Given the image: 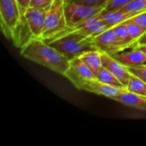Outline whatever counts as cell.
Segmentation results:
<instances>
[{"mask_svg": "<svg viewBox=\"0 0 146 146\" xmlns=\"http://www.w3.org/2000/svg\"><path fill=\"white\" fill-rule=\"evenodd\" d=\"M20 54L24 58L63 76L70 67V62L42 38H33L30 40L21 48Z\"/></svg>", "mask_w": 146, "mask_h": 146, "instance_id": "obj_1", "label": "cell"}, {"mask_svg": "<svg viewBox=\"0 0 146 146\" xmlns=\"http://www.w3.org/2000/svg\"><path fill=\"white\" fill-rule=\"evenodd\" d=\"M104 6H88L71 2H64V13L68 27H73L92 17L100 15Z\"/></svg>", "mask_w": 146, "mask_h": 146, "instance_id": "obj_6", "label": "cell"}, {"mask_svg": "<svg viewBox=\"0 0 146 146\" xmlns=\"http://www.w3.org/2000/svg\"><path fill=\"white\" fill-rule=\"evenodd\" d=\"M67 27L64 0H54L45 16L42 39H47L55 36Z\"/></svg>", "mask_w": 146, "mask_h": 146, "instance_id": "obj_5", "label": "cell"}, {"mask_svg": "<svg viewBox=\"0 0 146 146\" xmlns=\"http://www.w3.org/2000/svg\"><path fill=\"white\" fill-rule=\"evenodd\" d=\"M65 1H67V0H64V2H65Z\"/></svg>", "mask_w": 146, "mask_h": 146, "instance_id": "obj_28", "label": "cell"}, {"mask_svg": "<svg viewBox=\"0 0 146 146\" xmlns=\"http://www.w3.org/2000/svg\"><path fill=\"white\" fill-rule=\"evenodd\" d=\"M94 43L100 52L110 54L127 45L123 44L116 37L113 27H110L93 38Z\"/></svg>", "mask_w": 146, "mask_h": 146, "instance_id": "obj_9", "label": "cell"}, {"mask_svg": "<svg viewBox=\"0 0 146 146\" xmlns=\"http://www.w3.org/2000/svg\"><path fill=\"white\" fill-rule=\"evenodd\" d=\"M47 44L58 50L68 61L80 56L86 52L98 50L94 43L93 38L86 37L75 33H68L62 37L57 38Z\"/></svg>", "mask_w": 146, "mask_h": 146, "instance_id": "obj_2", "label": "cell"}, {"mask_svg": "<svg viewBox=\"0 0 146 146\" xmlns=\"http://www.w3.org/2000/svg\"><path fill=\"white\" fill-rule=\"evenodd\" d=\"M139 49L144 52V54L146 56V44H143V45H139Z\"/></svg>", "mask_w": 146, "mask_h": 146, "instance_id": "obj_27", "label": "cell"}, {"mask_svg": "<svg viewBox=\"0 0 146 146\" xmlns=\"http://www.w3.org/2000/svg\"><path fill=\"white\" fill-rule=\"evenodd\" d=\"M110 0H67L65 2L76 3L80 4L88 5V6H106Z\"/></svg>", "mask_w": 146, "mask_h": 146, "instance_id": "obj_21", "label": "cell"}, {"mask_svg": "<svg viewBox=\"0 0 146 146\" xmlns=\"http://www.w3.org/2000/svg\"><path fill=\"white\" fill-rule=\"evenodd\" d=\"M121 9L127 11H140V12L145 11L146 0H134L124 5Z\"/></svg>", "mask_w": 146, "mask_h": 146, "instance_id": "obj_19", "label": "cell"}, {"mask_svg": "<svg viewBox=\"0 0 146 146\" xmlns=\"http://www.w3.org/2000/svg\"><path fill=\"white\" fill-rule=\"evenodd\" d=\"M16 1L19 4L21 14L24 15V13L27 9V8L30 7V0H16Z\"/></svg>", "mask_w": 146, "mask_h": 146, "instance_id": "obj_25", "label": "cell"}, {"mask_svg": "<svg viewBox=\"0 0 146 146\" xmlns=\"http://www.w3.org/2000/svg\"><path fill=\"white\" fill-rule=\"evenodd\" d=\"M127 90L135 94L146 96V82L132 74L127 86Z\"/></svg>", "mask_w": 146, "mask_h": 146, "instance_id": "obj_16", "label": "cell"}, {"mask_svg": "<svg viewBox=\"0 0 146 146\" xmlns=\"http://www.w3.org/2000/svg\"><path fill=\"white\" fill-rule=\"evenodd\" d=\"M79 57L86 64V66L92 70L95 76L98 74V73L103 67L101 60V52L99 50L88 51L82 54Z\"/></svg>", "mask_w": 146, "mask_h": 146, "instance_id": "obj_13", "label": "cell"}, {"mask_svg": "<svg viewBox=\"0 0 146 146\" xmlns=\"http://www.w3.org/2000/svg\"><path fill=\"white\" fill-rule=\"evenodd\" d=\"M64 76L68 78L73 83V85L79 90H83L86 92L95 93L97 95L104 96L111 99H114L115 97L121 95V93L127 91V87L107 85L98 80L97 78L81 77L70 67L67 70Z\"/></svg>", "mask_w": 146, "mask_h": 146, "instance_id": "obj_3", "label": "cell"}, {"mask_svg": "<svg viewBox=\"0 0 146 146\" xmlns=\"http://www.w3.org/2000/svg\"><path fill=\"white\" fill-rule=\"evenodd\" d=\"M127 68L132 74L135 75L136 77L146 82V64H141L134 67H130Z\"/></svg>", "mask_w": 146, "mask_h": 146, "instance_id": "obj_20", "label": "cell"}, {"mask_svg": "<svg viewBox=\"0 0 146 146\" xmlns=\"http://www.w3.org/2000/svg\"><path fill=\"white\" fill-rule=\"evenodd\" d=\"M146 31V10L130 19Z\"/></svg>", "mask_w": 146, "mask_h": 146, "instance_id": "obj_24", "label": "cell"}, {"mask_svg": "<svg viewBox=\"0 0 146 146\" xmlns=\"http://www.w3.org/2000/svg\"><path fill=\"white\" fill-rule=\"evenodd\" d=\"M133 1H134V0H110L107 3L104 9L105 10H112V9H120Z\"/></svg>", "mask_w": 146, "mask_h": 146, "instance_id": "obj_22", "label": "cell"}, {"mask_svg": "<svg viewBox=\"0 0 146 146\" xmlns=\"http://www.w3.org/2000/svg\"><path fill=\"white\" fill-rule=\"evenodd\" d=\"M124 23L126 24L131 37L134 40H138L145 32V30L144 28H142L140 26H139L138 24H136L135 22H133L130 19L126 21H124Z\"/></svg>", "mask_w": 146, "mask_h": 146, "instance_id": "obj_18", "label": "cell"}, {"mask_svg": "<svg viewBox=\"0 0 146 146\" xmlns=\"http://www.w3.org/2000/svg\"><path fill=\"white\" fill-rule=\"evenodd\" d=\"M110 55L127 68L146 64V56L139 49L138 41Z\"/></svg>", "mask_w": 146, "mask_h": 146, "instance_id": "obj_7", "label": "cell"}, {"mask_svg": "<svg viewBox=\"0 0 146 146\" xmlns=\"http://www.w3.org/2000/svg\"><path fill=\"white\" fill-rule=\"evenodd\" d=\"M113 29H114V32H115L116 37L125 45H129V44H132L138 41V40H134L131 37V35L127 30V27L124 22L114 26Z\"/></svg>", "mask_w": 146, "mask_h": 146, "instance_id": "obj_15", "label": "cell"}, {"mask_svg": "<svg viewBox=\"0 0 146 146\" xmlns=\"http://www.w3.org/2000/svg\"><path fill=\"white\" fill-rule=\"evenodd\" d=\"M23 16L16 0H0L1 28L6 38H13Z\"/></svg>", "mask_w": 146, "mask_h": 146, "instance_id": "obj_4", "label": "cell"}, {"mask_svg": "<svg viewBox=\"0 0 146 146\" xmlns=\"http://www.w3.org/2000/svg\"><path fill=\"white\" fill-rule=\"evenodd\" d=\"M54 0H30V7L49 9Z\"/></svg>", "mask_w": 146, "mask_h": 146, "instance_id": "obj_23", "label": "cell"}, {"mask_svg": "<svg viewBox=\"0 0 146 146\" xmlns=\"http://www.w3.org/2000/svg\"><path fill=\"white\" fill-rule=\"evenodd\" d=\"M138 44L139 45H143V44H146V31L145 33L138 39Z\"/></svg>", "mask_w": 146, "mask_h": 146, "instance_id": "obj_26", "label": "cell"}, {"mask_svg": "<svg viewBox=\"0 0 146 146\" xmlns=\"http://www.w3.org/2000/svg\"><path fill=\"white\" fill-rule=\"evenodd\" d=\"M69 62H70V68H72L80 76L85 78H96V76L92 72V70L79 56L72 59Z\"/></svg>", "mask_w": 146, "mask_h": 146, "instance_id": "obj_14", "label": "cell"}, {"mask_svg": "<svg viewBox=\"0 0 146 146\" xmlns=\"http://www.w3.org/2000/svg\"><path fill=\"white\" fill-rule=\"evenodd\" d=\"M101 60L103 67L110 70L121 81V83L127 87L132 75L128 68L108 53L101 52Z\"/></svg>", "mask_w": 146, "mask_h": 146, "instance_id": "obj_10", "label": "cell"}, {"mask_svg": "<svg viewBox=\"0 0 146 146\" xmlns=\"http://www.w3.org/2000/svg\"><path fill=\"white\" fill-rule=\"evenodd\" d=\"M96 78L98 80H100L103 83H105L107 85L115 86H120V87H125L121 83V81L110 70H108L104 67H102L101 68V69L98 73V74L96 75Z\"/></svg>", "mask_w": 146, "mask_h": 146, "instance_id": "obj_17", "label": "cell"}, {"mask_svg": "<svg viewBox=\"0 0 146 146\" xmlns=\"http://www.w3.org/2000/svg\"><path fill=\"white\" fill-rule=\"evenodd\" d=\"M49 9L29 7L24 13L29 29L34 38H42L45 16Z\"/></svg>", "mask_w": 146, "mask_h": 146, "instance_id": "obj_8", "label": "cell"}, {"mask_svg": "<svg viewBox=\"0 0 146 146\" xmlns=\"http://www.w3.org/2000/svg\"><path fill=\"white\" fill-rule=\"evenodd\" d=\"M140 13H142V12H140V11H127L121 8L116 9H112V10L104 9V11L100 14V17L109 25L110 27H113L114 26L122 23Z\"/></svg>", "mask_w": 146, "mask_h": 146, "instance_id": "obj_11", "label": "cell"}, {"mask_svg": "<svg viewBox=\"0 0 146 146\" xmlns=\"http://www.w3.org/2000/svg\"><path fill=\"white\" fill-rule=\"evenodd\" d=\"M113 100H115L126 106L146 111V96L135 94L127 90L121 95L115 97Z\"/></svg>", "mask_w": 146, "mask_h": 146, "instance_id": "obj_12", "label": "cell"}]
</instances>
